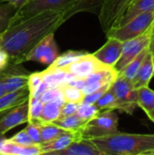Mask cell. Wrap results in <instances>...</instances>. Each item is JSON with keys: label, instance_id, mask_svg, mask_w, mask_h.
<instances>
[{"label": "cell", "instance_id": "obj_18", "mask_svg": "<svg viewBox=\"0 0 154 155\" xmlns=\"http://www.w3.org/2000/svg\"><path fill=\"white\" fill-rule=\"evenodd\" d=\"M0 154L2 155H40V144L22 145L5 139L0 147Z\"/></svg>", "mask_w": 154, "mask_h": 155}, {"label": "cell", "instance_id": "obj_12", "mask_svg": "<svg viewBox=\"0 0 154 155\" xmlns=\"http://www.w3.org/2000/svg\"><path fill=\"white\" fill-rule=\"evenodd\" d=\"M26 123H28L27 102L10 109L3 114L0 118V134L5 135L15 127Z\"/></svg>", "mask_w": 154, "mask_h": 155}, {"label": "cell", "instance_id": "obj_22", "mask_svg": "<svg viewBox=\"0 0 154 155\" xmlns=\"http://www.w3.org/2000/svg\"><path fill=\"white\" fill-rule=\"evenodd\" d=\"M53 124H54L55 125H57L64 131L83 132L87 122H84L76 114H74L64 118H59L53 122Z\"/></svg>", "mask_w": 154, "mask_h": 155}, {"label": "cell", "instance_id": "obj_5", "mask_svg": "<svg viewBox=\"0 0 154 155\" xmlns=\"http://www.w3.org/2000/svg\"><path fill=\"white\" fill-rule=\"evenodd\" d=\"M110 89L117 99V110L127 114H133L138 107V92L133 81L118 74Z\"/></svg>", "mask_w": 154, "mask_h": 155}, {"label": "cell", "instance_id": "obj_43", "mask_svg": "<svg viewBox=\"0 0 154 155\" xmlns=\"http://www.w3.org/2000/svg\"><path fill=\"white\" fill-rule=\"evenodd\" d=\"M146 114H147V116L149 117V119H150L152 122H153L154 123V110H152V111L146 113Z\"/></svg>", "mask_w": 154, "mask_h": 155}, {"label": "cell", "instance_id": "obj_23", "mask_svg": "<svg viewBox=\"0 0 154 155\" xmlns=\"http://www.w3.org/2000/svg\"><path fill=\"white\" fill-rule=\"evenodd\" d=\"M64 103L58 101H51L44 103L43 105L42 114L40 118L41 123H53L60 117L61 107Z\"/></svg>", "mask_w": 154, "mask_h": 155}, {"label": "cell", "instance_id": "obj_24", "mask_svg": "<svg viewBox=\"0 0 154 155\" xmlns=\"http://www.w3.org/2000/svg\"><path fill=\"white\" fill-rule=\"evenodd\" d=\"M86 53L85 51H77V50H68L62 54H59L57 58L48 66L51 68H64L70 64L77 61Z\"/></svg>", "mask_w": 154, "mask_h": 155}, {"label": "cell", "instance_id": "obj_9", "mask_svg": "<svg viewBox=\"0 0 154 155\" xmlns=\"http://www.w3.org/2000/svg\"><path fill=\"white\" fill-rule=\"evenodd\" d=\"M59 55L58 46L54 40V33L44 37L27 54L25 62L32 61L41 64L50 65Z\"/></svg>", "mask_w": 154, "mask_h": 155}, {"label": "cell", "instance_id": "obj_14", "mask_svg": "<svg viewBox=\"0 0 154 155\" xmlns=\"http://www.w3.org/2000/svg\"><path fill=\"white\" fill-rule=\"evenodd\" d=\"M82 138V132L64 131L52 142L40 144L41 154H54V153L66 148L73 142Z\"/></svg>", "mask_w": 154, "mask_h": 155}, {"label": "cell", "instance_id": "obj_17", "mask_svg": "<svg viewBox=\"0 0 154 155\" xmlns=\"http://www.w3.org/2000/svg\"><path fill=\"white\" fill-rule=\"evenodd\" d=\"M105 0H76V2L64 11V22L73 15L79 13H92L98 15Z\"/></svg>", "mask_w": 154, "mask_h": 155}, {"label": "cell", "instance_id": "obj_2", "mask_svg": "<svg viewBox=\"0 0 154 155\" xmlns=\"http://www.w3.org/2000/svg\"><path fill=\"white\" fill-rule=\"evenodd\" d=\"M88 140L103 155H146L154 150V134H128L118 131Z\"/></svg>", "mask_w": 154, "mask_h": 155}, {"label": "cell", "instance_id": "obj_33", "mask_svg": "<svg viewBox=\"0 0 154 155\" xmlns=\"http://www.w3.org/2000/svg\"><path fill=\"white\" fill-rule=\"evenodd\" d=\"M40 100L43 104L47 103V102H51V101H58L61 103H64V100L63 98V94L61 91V87L48 88L41 95Z\"/></svg>", "mask_w": 154, "mask_h": 155}, {"label": "cell", "instance_id": "obj_41", "mask_svg": "<svg viewBox=\"0 0 154 155\" xmlns=\"http://www.w3.org/2000/svg\"><path fill=\"white\" fill-rule=\"evenodd\" d=\"M5 1H7L9 4H11L16 10H19L21 7L25 5L31 0H5Z\"/></svg>", "mask_w": 154, "mask_h": 155}, {"label": "cell", "instance_id": "obj_1", "mask_svg": "<svg viewBox=\"0 0 154 155\" xmlns=\"http://www.w3.org/2000/svg\"><path fill=\"white\" fill-rule=\"evenodd\" d=\"M64 11H45L11 25L2 35L0 43L9 54L10 63L21 64L25 62L37 43L64 23Z\"/></svg>", "mask_w": 154, "mask_h": 155}, {"label": "cell", "instance_id": "obj_35", "mask_svg": "<svg viewBox=\"0 0 154 155\" xmlns=\"http://www.w3.org/2000/svg\"><path fill=\"white\" fill-rule=\"evenodd\" d=\"M42 82H43L42 72L30 73L29 77H28V84H27V87L29 90V96L34 94V93L42 84Z\"/></svg>", "mask_w": 154, "mask_h": 155}, {"label": "cell", "instance_id": "obj_4", "mask_svg": "<svg viewBox=\"0 0 154 155\" xmlns=\"http://www.w3.org/2000/svg\"><path fill=\"white\" fill-rule=\"evenodd\" d=\"M119 117L114 110H103L90 120L82 132L83 138H93L117 133Z\"/></svg>", "mask_w": 154, "mask_h": 155}, {"label": "cell", "instance_id": "obj_40", "mask_svg": "<svg viewBox=\"0 0 154 155\" xmlns=\"http://www.w3.org/2000/svg\"><path fill=\"white\" fill-rule=\"evenodd\" d=\"M64 84H68L70 86H73V87H75V88H78V89H81L82 90L84 87V85H85V81L83 78L74 77L73 79H71L70 81H68Z\"/></svg>", "mask_w": 154, "mask_h": 155}, {"label": "cell", "instance_id": "obj_46", "mask_svg": "<svg viewBox=\"0 0 154 155\" xmlns=\"http://www.w3.org/2000/svg\"><path fill=\"white\" fill-rule=\"evenodd\" d=\"M1 39H2V35H0V43H1Z\"/></svg>", "mask_w": 154, "mask_h": 155}, {"label": "cell", "instance_id": "obj_20", "mask_svg": "<svg viewBox=\"0 0 154 155\" xmlns=\"http://www.w3.org/2000/svg\"><path fill=\"white\" fill-rule=\"evenodd\" d=\"M43 81L47 84L49 88L60 87L74 78V75L66 71L65 68H51L47 67L42 71Z\"/></svg>", "mask_w": 154, "mask_h": 155}, {"label": "cell", "instance_id": "obj_38", "mask_svg": "<svg viewBox=\"0 0 154 155\" xmlns=\"http://www.w3.org/2000/svg\"><path fill=\"white\" fill-rule=\"evenodd\" d=\"M78 104L74 103H70V102H64L61 107V113H60V117L59 118H64L72 114H74L76 113ZM58 118V119H59Z\"/></svg>", "mask_w": 154, "mask_h": 155}, {"label": "cell", "instance_id": "obj_28", "mask_svg": "<svg viewBox=\"0 0 154 155\" xmlns=\"http://www.w3.org/2000/svg\"><path fill=\"white\" fill-rule=\"evenodd\" d=\"M40 130H41V143H47L54 140L60 134H62L64 130L58 127L53 123H41Z\"/></svg>", "mask_w": 154, "mask_h": 155}, {"label": "cell", "instance_id": "obj_7", "mask_svg": "<svg viewBox=\"0 0 154 155\" xmlns=\"http://www.w3.org/2000/svg\"><path fill=\"white\" fill-rule=\"evenodd\" d=\"M152 25L140 35L123 42L121 56L113 68L119 74L133 58H135L143 49L148 47L151 38Z\"/></svg>", "mask_w": 154, "mask_h": 155}, {"label": "cell", "instance_id": "obj_27", "mask_svg": "<svg viewBox=\"0 0 154 155\" xmlns=\"http://www.w3.org/2000/svg\"><path fill=\"white\" fill-rule=\"evenodd\" d=\"M138 92V107L148 113L154 110V91L149 86H143L137 89Z\"/></svg>", "mask_w": 154, "mask_h": 155}, {"label": "cell", "instance_id": "obj_15", "mask_svg": "<svg viewBox=\"0 0 154 155\" xmlns=\"http://www.w3.org/2000/svg\"><path fill=\"white\" fill-rule=\"evenodd\" d=\"M154 75V56L150 52H147L139 70L133 80V85L136 89L143 86H149L151 80Z\"/></svg>", "mask_w": 154, "mask_h": 155}, {"label": "cell", "instance_id": "obj_34", "mask_svg": "<svg viewBox=\"0 0 154 155\" xmlns=\"http://www.w3.org/2000/svg\"><path fill=\"white\" fill-rule=\"evenodd\" d=\"M27 126L25 128L34 144L41 143V130L39 122H28Z\"/></svg>", "mask_w": 154, "mask_h": 155}, {"label": "cell", "instance_id": "obj_8", "mask_svg": "<svg viewBox=\"0 0 154 155\" xmlns=\"http://www.w3.org/2000/svg\"><path fill=\"white\" fill-rule=\"evenodd\" d=\"M133 0H105L99 14V22L103 32L106 35L114 27Z\"/></svg>", "mask_w": 154, "mask_h": 155}, {"label": "cell", "instance_id": "obj_16", "mask_svg": "<svg viewBox=\"0 0 154 155\" xmlns=\"http://www.w3.org/2000/svg\"><path fill=\"white\" fill-rule=\"evenodd\" d=\"M53 155H103V153L88 139L82 138Z\"/></svg>", "mask_w": 154, "mask_h": 155}, {"label": "cell", "instance_id": "obj_30", "mask_svg": "<svg viewBox=\"0 0 154 155\" xmlns=\"http://www.w3.org/2000/svg\"><path fill=\"white\" fill-rule=\"evenodd\" d=\"M95 104L99 108L100 111H103V110L116 111L118 108L117 99L110 88L102 95V97L95 103Z\"/></svg>", "mask_w": 154, "mask_h": 155}, {"label": "cell", "instance_id": "obj_21", "mask_svg": "<svg viewBox=\"0 0 154 155\" xmlns=\"http://www.w3.org/2000/svg\"><path fill=\"white\" fill-rule=\"evenodd\" d=\"M152 10H154V0H133L115 26L123 25L136 15Z\"/></svg>", "mask_w": 154, "mask_h": 155}, {"label": "cell", "instance_id": "obj_11", "mask_svg": "<svg viewBox=\"0 0 154 155\" xmlns=\"http://www.w3.org/2000/svg\"><path fill=\"white\" fill-rule=\"evenodd\" d=\"M105 66L108 65H105L103 63H101L93 54L86 53L80 59L64 68H65L68 73L73 74L74 77L84 79L91 74Z\"/></svg>", "mask_w": 154, "mask_h": 155}, {"label": "cell", "instance_id": "obj_10", "mask_svg": "<svg viewBox=\"0 0 154 155\" xmlns=\"http://www.w3.org/2000/svg\"><path fill=\"white\" fill-rule=\"evenodd\" d=\"M19 64H9L0 72V80L4 84L6 93H12L23 88H28V77L30 73Z\"/></svg>", "mask_w": 154, "mask_h": 155}, {"label": "cell", "instance_id": "obj_19", "mask_svg": "<svg viewBox=\"0 0 154 155\" xmlns=\"http://www.w3.org/2000/svg\"><path fill=\"white\" fill-rule=\"evenodd\" d=\"M28 98H29L28 88H23L15 92L5 94L0 97V116L5 114L10 109L27 102Z\"/></svg>", "mask_w": 154, "mask_h": 155}, {"label": "cell", "instance_id": "obj_36", "mask_svg": "<svg viewBox=\"0 0 154 155\" xmlns=\"http://www.w3.org/2000/svg\"><path fill=\"white\" fill-rule=\"evenodd\" d=\"M9 140L14 142V143L22 144V145H33V144H34L33 143V141L31 140L30 136L28 135L25 129H23L19 133L13 135L11 138H9Z\"/></svg>", "mask_w": 154, "mask_h": 155}, {"label": "cell", "instance_id": "obj_32", "mask_svg": "<svg viewBox=\"0 0 154 155\" xmlns=\"http://www.w3.org/2000/svg\"><path fill=\"white\" fill-rule=\"evenodd\" d=\"M28 122H40L43 105L40 98H28Z\"/></svg>", "mask_w": 154, "mask_h": 155}, {"label": "cell", "instance_id": "obj_3", "mask_svg": "<svg viewBox=\"0 0 154 155\" xmlns=\"http://www.w3.org/2000/svg\"><path fill=\"white\" fill-rule=\"evenodd\" d=\"M154 10L143 12L123 25L113 27L106 34L107 37H114L122 42L134 38L143 34L153 22Z\"/></svg>", "mask_w": 154, "mask_h": 155}, {"label": "cell", "instance_id": "obj_29", "mask_svg": "<svg viewBox=\"0 0 154 155\" xmlns=\"http://www.w3.org/2000/svg\"><path fill=\"white\" fill-rule=\"evenodd\" d=\"M60 87L64 102L74 103L77 104H80L83 102L84 94H83V91L81 89L70 86L68 84H63Z\"/></svg>", "mask_w": 154, "mask_h": 155}, {"label": "cell", "instance_id": "obj_26", "mask_svg": "<svg viewBox=\"0 0 154 155\" xmlns=\"http://www.w3.org/2000/svg\"><path fill=\"white\" fill-rule=\"evenodd\" d=\"M16 9L7 1H0V35H3L10 26Z\"/></svg>", "mask_w": 154, "mask_h": 155}, {"label": "cell", "instance_id": "obj_6", "mask_svg": "<svg viewBox=\"0 0 154 155\" xmlns=\"http://www.w3.org/2000/svg\"><path fill=\"white\" fill-rule=\"evenodd\" d=\"M75 2L76 0H31L16 11L11 25L45 11L67 10Z\"/></svg>", "mask_w": 154, "mask_h": 155}, {"label": "cell", "instance_id": "obj_13", "mask_svg": "<svg viewBox=\"0 0 154 155\" xmlns=\"http://www.w3.org/2000/svg\"><path fill=\"white\" fill-rule=\"evenodd\" d=\"M123 42L114 38L107 37L106 43L93 54L103 64L114 66L121 56Z\"/></svg>", "mask_w": 154, "mask_h": 155}, {"label": "cell", "instance_id": "obj_39", "mask_svg": "<svg viewBox=\"0 0 154 155\" xmlns=\"http://www.w3.org/2000/svg\"><path fill=\"white\" fill-rule=\"evenodd\" d=\"M10 64V57L7 52L0 46V72Z\"/></svg>", "mask_w": 154, "mask_h": 155}, {"label": "cell", "instance_id": "obj_37", "mask_svg": "<svg viewBox=\"0 0 154 155\" xmlns=\"http://www.w3.org/2000/svg\"><path fill=\"white\" fill-rule=\"evenodd\" d=\"M112 85V84H111ZM111 85H105L102 88H100L99 90L92 93V94H86L84 95V100L82 103H86V104H95L101 97L102 95L110 88Z\"/></svg>", "mask_w": 154, "mask_h": 155}, {"label": "cell", "instance_id": "obj_44", "mask_svg": "<svg viewBox=\"0 0 154 155\" xmlns=\"http://www.w3.org/2000/svg\"><path fill=\"white\" fill-rule=\"evenodd\" d=\"M5 139H6V138L5 137V135H3V134H0V147H1L2 143H4V141H5Z\"/></svg>", "mask_w": 154, "mask_h": 155}, {"label": "cell", "instance_id": "obj_25", "mask_svg": "<svg viewBox=\"0 0 154 155\" xmlns=\"http://www.w3.org/2000/svg\"><path fill=\"white\" fill-rule=\"evenodd\" d=\"M149 51V47H146L145 49H143L135 58H133L118 74L128 79V80H131L133 81L134 79V77L136 76L137 73H138V70L147 54V52Z\"/></svg>", "mask_w": 154, "mask_h": 155}, {"label": "cell", "instance_id": "obj_31", "mask_svg": "<svg viewBox=\"0 0 154 155\" xmlns=\"http://www.w3.org/2000/svg\"><path fill=\"white\" fill-rule=\"evenodd\" d=\"M100 113L99 108L96 106L95 104H86V103H81L78 104L76 114L84 122H89L93 117H95Z\"/></svg>", "mask_w": 154, "mask_h": 155}, {"label": "cell", "instance_id": "obj_42", "mask_svg": "<svg viewBox=\"0 0 154 155\" xmlns=\"http://www.w3.org/2000/svg\"><path fill=\"white\" fill-rule=\"evenodd\" d=\"M149 50L150 52L153 54L154 56V20L152 23V32H151V38H150V43H149Z\"/></svg>", "mask_w": 154, "mask_h": 155}, {"label": "cell", "instance_id": "obj_47", "mask_svg": "<svg viewBox=\"0 0 154 155\" xmlns=\"http://www.w3.org/2000/svg\"><path fill=\"white\" fill-rule=\"evenodd\" d=\"M153 76H154V75H153Z\"/></svg>", "mask_w": 154, "mask_h": 155}, {"label": "cell", "instance_id": "obj_45", "mask_svg": "<svg viewBox=\"0 0 154 155\" xmlns=\"http://www.w3.org/2000/svg\"><path fill=\"white\" fill-rule=\"evenodd\" d=\"M146 155H154V150L151 151V152H148V153H146Z\"/></svg>", "mask_w": 154, "mask_h": 155}]
</instances>
